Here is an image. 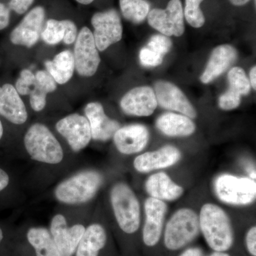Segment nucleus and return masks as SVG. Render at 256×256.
Segmentation results:
<instances>
[{
	"label": "nucleus",
	"instance_id": "nucleus-1",
	"mask_svg": "<svg viewBox=\"0 0 256 256\" xmlns=\"http://www.w3.org/2000/svg\"><path fill=\"white\" fill-rule=\"evenodd\" d=\"M24 146L40 174L56 176L70 168L72 159H66L63 146L45 124H32L24 136Z\"/></svg>",
	"mask_w": 256,
	"mask_h": 256
},
{
	"label": "nucleus",
	"instance_id": "nucleus-2",
	"mask_svg": "<svg viewBox=\"0 0 256 256\" xmlns=\"http://www.w3.org/2000/svg\"><path fill=\"white\" fill-rule=\"evenodd\" d=\"M90 204L60 205L50 220V232L62 256H74L92 213Z\"/></svg>",
	"mask_w": 256,
	"mask_h": 256
},
{
	"label": "nucleus",
	"instance_id": "nucleus-3",
	"mask_svg": "<svg viewBox=\"0 0 256 256\" xmlns=\"http://www.w3.org/2000/svg\"><path fill=\"white\" fill-rule=\"evenodd\" d=\"M108 200L120 242L137 235L140 229L141 207L132 188L126 182H116L109 188Z\"/></svg>",
	"mask_w": 256,
	"mask_h": 256
},
{
	"label": "nucleus",
	"instance_id": "nucleus-4",
	"mask_svg": "<svg viewBox=\"0 0 256 256\" xmlns=\"http://www.w3.org/2000/svg\"><path fill=\"white\" fill-rule=\"evenodd\" d=\"M105 182V176L95 169H82L70 173L56 185L54 198L60 205L90 204Z\"/></svg>",
	"mask_w": 256,
	"mask_h": 256
},
{
	"label": "nucleus",
	"instance_id": "nucleus-5",
	"mask_svg": "<svg viewBox=\"0 0 256 256\" xmlns=\"http://www.w3.org/2000/svg\"><path fill=\"white\" fill-rule=\"evenodd\" d=\"M200 232L213 252H228L234 244L233 226L228 215L213 203L202 206L200 214Z\"/></svg>",
	"mask_w": 256,
	"mask_h": 256
},
{
	"label": "nucleus",
	"instance_id": "nucleus-6",
	"mask_svg": "<svg viewBox=\"0 0 256 256\" xmlns=\"http://www.w3.org/2000/svg\"><path fill=\"white\" fill-rule=\"evenodd\" d=\"M200 233L198 214L184 207L176 210L165 224L162 240L166 250L176 252L188 247Z\"/></svg>",
	"mask_w": 256,
	"mask_h": 256
},
{
	"label": "nucleus",
	"instance_id": "nucleus-7",
	"mask_svg": "<svg viewBox=\"0 0 256 256\" xmlns=\"http://www.w3.org/2000/svg\"><path fill=\"white\" fill-rule=\"evenodd\" d=\"M114 254L110 229L101 217L100 210H96L74 256H114Z\"/></svg>",
	"mask_w": 256,
	"mask_h": 256
},
{
	"label": "nucleus",
	"instance_id": "nucleus-8",
	"mask_svg": "<svg viewBox=\"0 0 256 256\" xmlns=\"http://www.w3.org/2000/svg\"><path fill=\"white\" fill-rule=\"evenodd\" d=\"M214 190L220 202L234 206L252 204L256 198V180L252 178L220 174L215 178Z\"/></svg>",
	"mask_w": 256,
	"mask_h": 256
},
{
	"label": "nucleus",
	"instance_id": "nucleus-9",
	"mask_svg": "<svg viewBox=\"0 0 256 256\" xmlns=\"http://www.w3.org/2000/svg\"><path fill=\"white\" fill-rule=\"evenodd\" d=\"M13 250L22 256H62L50 229L42 226H28L15 233Z\"/></svg>",
	"mask_w": 256,
	"mask_h": 256
},
{
	"label": "nucleus",
	"instance_id": "nucleus-10",
	"mask_svg": "<svg viewBox=\"0 0 256 256\" xmlns=\"http://www.w3.org/2000/svg\"><path fill=\"white\" fill-rule=\"evenodd\" d=\"M144 210L146 218L142 229V242L144 246L152 248L158 246L162 238L168 204L149 196L144 202Z\"/></svg>",
	"mask_w": 256,
	"mask_h": 256
},
{
	"label": "nucleus",
	"instance_id": "nucleus-11",
	"mask_svg": "<svg viewBox=\"0 0 256 256\" xmlns=\"http://www.w3.org/2000/svg\"><path fill=\"white\" fill-rule=\"evenodd\" d=\"M74 58L75 68L82 76H92L100 65V56L94 35L86 26L82 28L76 40Z\"/></svg>",
	"mask_w": 256,
	"mask_h": 256
},
{
	"label": "nucleus",
	"instance_id": "nucleus-12",
	"mask_svg": "<svg viewBox=\"0 0 256 256\" xmlns=\"http://www.w3.org/2000/svg\"><path fill=\"white\" fill-rule=\"evenodd\" d=\"M56 130L74 153L85 149L92 140L88 120L80 114H70L60 120L56 124Z\"/></svg>",
	"mask_w": 256,
	"mask_h": 256
},
{
	"label": "nucleus",
	"instance_id": "nucleus-13",
	"mask_svg": "<svg viewBox=\"0 0 256 256\" xmlns=\"http://www.w3.org/2000/svg\"><path fill=\"white\" fill-rule=\"evenodd\" d=\"M184 10L180 0H170L166 9H153L148 21L154 30L166 36H181L184 32Z\"/></svg>",
	"mask_w": 256,
	"mask_h": 256
},
{
	"label": "nucleus",
	"instance_id": "nucleus-14",
	"mask_svg": "<svg viewBox=\"0 0 256 256\" xmlns=\"http://www.w3.org/2000/svg\"><path fill=\"white\" fill-rule=\"evenodd\" d=\"M94 40L98 50L104 52L114 44L120 41L122 26L120 18L114 10L97 12L92 18Z\"/></svg>",
	"mask_w": 256,
	"mask_h": 256
},
{
	"label": "nucleus",
	"instance_id": "nucleus-15",
	"mask_svg": "<svg viewBox=\"0 0 256 256\" xmlns=\"http://www.w3.org/2000/svg\"><path fill=\"white\" fill-rule=\"evenodd\" d=\"M158 104L166 110L175 111L193 119L197 116L196 111L186 96L172 82L160 80L154 85Z\"/></svg>",
	"mask_w": 256,
	"mask_h": 256
},
{
	"label": "nucleus",
	"instance_id": "nucleus-16",
	"mask_svg": "<svg viewBox=\"0 0 256 256\" xmlns=\"http://www.w3.org/2000/svg\"><path fill=\"white\" fill-rule=\"evenodd\" d=\"M181 158L182 153L178 148L165 146L156 150L139 154L134 158L133 166L138 172L149 173L174 166Z\"/></svg>",
	"mask_w": 256,
	"mask_h": 256
},
{
	"label": "nucleus",
	"instance_id": "nucleus-17",
	"mask_svg": "<svg viewBox=\"0 0 256 256\" xmlns=\"http://www.w3.org/2000/svg\"><path fill=\"white\" fill-rule=\"evenodd\" d=\"M44 18L45 10L42 6L34 8L12 32L10 41L15 45L28 48L34 46L40 40Z\"/></svg>",
	"mask_w": 256,
	"mask_h": 256
},
{
	"label": "nucleus",
	"instance_id": "nucleus-18",
	"mask_svg": "<svg viewBox=\"0 0 256 256\" xmlns=\"http://www.w3.org/2000/svg\"><path fill=\"white\" fill-rule=\"evenodd\" d=\"M112 139L120 153L131 156L140 152L146 148L149 142L150 132L142 124H129L120 128Z\"/></svg>",
	"mask_w": 256,
	"mask_h": 256
},
{
	"label": "nucleus",
	"instance_id": "nucleus-19",
	"mask_svg": "<svg viewBox=\"0 0 256 256\" xmlns=\"http://www.w3.org/2000/svg\"><path fill=\"white\" fill-rule=\"evenodd\" d=\"M158 105L154 90L149 86L134 88L120 100L121 109L124 114L138 117L151 116Z\"/></svg>",
	"mask_w": 256,
	"mask_h": 256
},
{
	"label": "nucleus",
	"instance_id": "nucleus-20",
	"mask_svg": "<svg viewBox=\"0 0 256 256\" xmlns=\"http://www.w3.org/2000/svg\"><path fill=\"white\" fill-rule=\"evenodd\" d=\"M84 112L90 124L92 139L94 140L101 142L109 140L121 127L118 121L110 118L106 114L104 107L99 102L87 104Z\"/></svg>",
	"mask_w": 256,
	"mask_h": 256
},
{
	"label": "nucleus",
	"instance_id": "nucleus-21",
	"mask_svg": "<svg viewBox=\"0 0 256 256\" xmlns=\"http://www.w3.org/2000/svg\"><path fill=\"white\" fill-rule=\"evenodd\" d=\"M0 116L15 126H22L28 121L26 106L12 84L0 87Z\"/></svg>",
	"mask_w": 256,
	"mask_h": 256
},
{
	"label": "nucleus",
	"instance_id": "nucleus-22",
	"mask_svg": "<svg viewBox=\"0 0 256 256\" xmlns=\"http://www.w3.org/2000/svg\"><path fill=\"white\" fill-rule=\"evenodd\" d=\"M23 200L18 176L9 165L0 161V210L18 206Z\"/></svg>",
	"mask_w": 256,
	"mask_h": 256
},
{
	"label": "nucleus",
	"instance_id": "nucleus-23",
	"mask_svg": "<svg viewBox=\"0 0 256 256\" xmlns=\"http://www.w3.org/2000/svg\"><path fill=\"white\" fill-rule=\"evenodd\" d=\"M144 188L152 198L162 202H174L182 196L184 190L164 172L154 173L146 178Z\"/></svg>",
	"mask_w": 256,
	"mask_h": 256
},
{
	"label": "nucleus",
	"instance_id": "nucleus-24",
	"mask_svg": "<svg viewBox=\"0 0 256 256\" xmlns=\"http://www.w3.org/2000/svg\"><path fill=\"white\" fill-rule=\"evenodd\" d=\"M237 58V52L230 45L224 44L216 47L210 56L204 72L201 76V82L207 84L223 74Z\"/></svg>",
	"mask_w": 256,
	"mask_h": 256
},
{
	"label": "nucleus",
	"instance_id": "nucleus-25",
	"mask_svg": "<svg viewBox=\"0 0 256 256\" xmlns=\"http://www.w3.org/2000/svg\"><path fill=\"white\" fill-rule=\"evenodd\" d=\"M156 127L169 137H186L196 130V126L191 118L184 114L174 112H166L160 116L156 120Z\"/></svg>",
	"mask_w": 256,
	"mask_h": 256
},
{
	"label": "nucleus",
	"instance_id": "nucleus-26",
	"mask_svg": "<svg viewBox=\"0 0 256 256\" xmlns=\"http://www.w3.org/2000/svg\"><path fill=\"white\" fill-rule=\"evenodd\" d=\"M36 82L30 95V105L35 112H41L46 105V95L55 92L56 82L46 70H38L35 74Z\"/></svg>",
	"mask_w": 256,
	"mask_h": 256
},
{
	"label": "nucleus",
	"instance_id": "nucleus-27",
	"mask_svg": "<svg viewBox=\"0 0 256 256\" xmlns=\"http://www.w3.org/2000/svg\"><path fill=\"white\" fill-rule=\"evenodd\" d=\"M46 72L53 77L56 84L63 85L73 76L75 63L74 54L66 50L57 54L52 60L45 62Z\"/></svg>",
	"mask_w": 256,
	"mask_h": 256
},
{
	"label": "nucleus",
	"instance_id": "nucleus-28",
	"mask_svg": "<svg viewBox=\"0 0 256 256\" xmlns=\"http://www.w3.org/2000/svg\"><path fill=\"white\" fill-rule=\"evenodd\" d=\"M120 6L124 18L134 24L142 22L150 12L146 0H120Z\"/></svg>",
	"mask_w": 256,
	"mask_h": 256
},
{
	"label": "nucleus",
	"instance_id": "nucleus-29",
	"mask_svg": "<svg viewBox=\"0 0 256 256\" xmlns=\"http://www.w3.org/2000/svg\"><path fill=\"white\" fill-rule=\"evenodd\" d=\"M229 88L227 92L242 98L250 92V84L244 69L234 67L228 74Z\"/></svg>",
	"mask_w": 256,
	"mask_h": 256
},
{
	"label": "nucleus",
	"instance_id": "nucleus-30",
	"mask_svg": "<svg viewBox=\"0 0 256 256\" xmlns=\"http://www.w3.org/2000/svg\"><path fill=\"white\" fill-rule=\"evenodd\" d=\"M65 20H50L42 33V38L48 45H56L63 41L65 36Z\"/></svg>",
	"mask_w": 256,
	"mask_h": 256
},
{
	"label": "nucleus",
	"instance_id": "nucleus-31",
	"mask_svg": "<svg viewBox=\"0 0 256 256\" xmlns=\"http://www.w3.org/2000/svg\"><path fill=\"white\" fill-rule=\"evenodd\" d=\"M204 0H185L184 16L186 22L194 28H200L205 23V18L202 12L200 4Z\"/></svg>",
	"mask_w": 256,
	"mask_h": 256
},
{
	"label": "nucleus",
	"instance_id": "nucleus-32",
	"mask_svg": "<svg viewBox=\"0 0 256 256\" xmlns=\"http://www.w3.org/2000/svg\"><path fill=\"white\" fill-rule=\"evenodd\" d=\"M35 82L34 74L28 69H24L20 73V78L16 80L15 88L20 95H30L34 86Z\"/></svg>",
	"mask_w": 256,
	"mask_h": 256
},
{
	"label": "nucleus",
	"instance_id": "nucleus-33",
	"mask_svg": "<svg viewBox=\"0 0 256 256\" xmlns=\"http://www.w3.org/2000/svg\"><path fill=\"white\" fill-rule=\"evenodd\" d=\"M172 46V42L169 37L162 34L154 35L148 42V47L162 56L168 54Z\"/></svg>",
	"mask_w": 256,
	"mask_h": 256
},
{
	"label": "nucleus",
	"instance_id": "nucleus-34",
	"mask_svg": "<svg viewBox=\"0 0 256 256\" xmlns=\"http://www.w3.org/2000/svg\"><path fill=\"white\" fill-rule=\"evenodd\" d=\"M139 58L141 64L146 67L158 66L162 63L163 60V56L148 47H144L141 50Z\"/></svg>",
	"mask_w": 256,
	"mask_h": 256
},
{
	"label": "nucleus",
	"instance_id": "nucleus-35",
	"mask_svg": "<svg viewBox=\"0 0 256 256\" xmlns=\"http://www.w3.org/2000/svg\"><path fill=\"white\" fill-rule=\"evenodd\" d=\"M14 237L15 233H11L8 226L0 222V250L4 247L12 248Z\"/></svg>",
	"mask_w": 256,
	"mask_h": 256
},
{
	"label": "nucleus",
	"instance_id": "nucleus-36",
	"mask_svg": "<svg viewBox=\"0 0 256 256\" xmlns=\"http://www.w3.org/2000/svg\"><path fill=\"white\" fill-rule=\"evenodd\" d=\"M246 248L250 256H256V227L252 226L247 230L245 236Z\"/></svg>",
	"mask_w": 256,
	"mask_h": 256
},
{
	"label": "nucleus",
	"instance_id": "nucleus-37",
	"mask_svg": "<svg viewBox=\"0 0 256 256\" xmlns=\"http://www.w3.org/2000/svg\"><path fill=\"white\" fill-rule=\"evenodd\" d=\"M65 24L66 32L63 42L66 44H72L78 36L76 25L70 20H65Z\"/></svg>",
	"mask_w": 256,
	"mask_h": 256
},
{
	"label": "nucleus",
	"instance_id": "nucleus-38",
	"mask_svg": "<svg viewBox=\"0 0 256 256\" xmlns=\"http://www.w3.org/2000/svg\"><path fill=\"white\" fill-rule=\"evenodd\" d=\"M34 1V0H11L9 8L18 14H23L28 11Z\"/></svg>",
	"mask_w": 256,
	"mask_h": 256
},
{
	"label": "nucleus",
	"instance_id": "nucleus-39",
	"mask_svg": "<svg viewBox=\"0 0 256 256\" xmlns=\"http://www.w3.org/2000/svg\"><path fill=\"white\" fill-rule=\"evenodd\" d=\"M10 10L9 8L0 3V30L8 28L10 24Z\"/></svg>",
	"mask_w": 256,
	"mask_h": 256
},
{
	"label": "nucleus",
	"instance_id": "nucleus-40",
	"mask_svg": "<svg viewBox=\"0 0 256 256\" xmlns=\"http://www.w3.org/2000/svg\"><path fill=\"white\" fill-rule=\"evenodd\" d=\"M178 256H206L203 249L198 246L186 247Z\"/></svg>",
	"mask_w": 256,
	"mask_h": 256
},
{
	"label": "nucleus",
	"instance_id": "nucleus-41",
	"mask_svg": "<svg viewBox=\"0 0 256 256\" xmlns=\"http://www.w3.org/2000/svg\"><path fill=\"white\" fill-rule=\"evenodd\" d=\"M256 66L252 67V70L250 72V84L252 86V88L256 90Z\"/></svg>",
	"mask_w": 256,
	"mask_h": 256
},
{
	"label": "nucleus",
	"instance_id": "nucleus-42",
	"mask_svg": "<svg viewBox=\"0 0 256 256\" xmlns=\"http://www.w3.org/2000/svg\"><path fill=\"white\" fill-rule=\"evenodd\" d=\"M229 1L235 6H240L246 4L248 2H250V0H229Z\"/></svg>",
	"mask_w": 256,
	"mask_h": 256
},
{
	"label": "nucleus",
	"instance_id": "nucleus-43",
	"mask_svg": "<svg viewBox=\"0 0 256 256\" xmlns=\"http://www.w3.org/2000/svg\"><path fill=\"white\" fill-rule=\"evenodd\" d=\"M207 256H232L227 252H213Z\"/></svg>",
	"mask_w": 256,
	"mask_h": 256
},
{
	"label": "nucleus",
	"instance_id": "nucleus-44",
	"mask_svg": "<svg viewBox=\"0 0 256 256\" xmlns=\"http://www.w3.org/2000/svg\"><path fill=\"white\" fill-rule=\"evenodd\" d=\"M4 126H3L2 122V120L1 118H0V142H1V140H2L3 137H4Z\"/></svg>",
	"mask_w": 256,
	"mask_h": 256
},
{
	"label": "nucleus",
	"instance_id": "nucleus-45",
	"mask_svg": "<svg viewBox=\"0 0 256 256\" xmlns=\"http://www.w3.org/2000/svg\"><path fill=\"white\" fill-rule=\"evenodd\" d=\"M76 1L78 2L80 4L87 5L92 3L94 0H76Z\"/></svg>",
	"mask_w": 256,
	"mask_h": 256
}]
</instances>
